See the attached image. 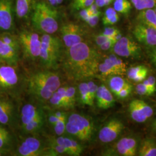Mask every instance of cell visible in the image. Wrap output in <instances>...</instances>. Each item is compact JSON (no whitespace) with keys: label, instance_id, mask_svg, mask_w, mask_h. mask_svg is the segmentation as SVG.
I'll return each mask as SVG.
<instances>
[{"label":"cell","instance_id":"obj_1","mask_svg":"<svg viewBox=\"0 0 156 156\" xmlns=\"http://www.w3.org/2000/svg\"><path fill=\"white\" fill-rule=\"evenodd\" d=\"M99 62L98 53L83 41L67 48L61 60L64 72L73 81L96 76Z\"/></svg>","mask_w":156,"mask_h":156},{"label":"cell","instance_id":"obj_2","mask_svg":"<svg viewBox=\"0 0 156 156\" xmlns=\"http://www.w3.org/2000/svg\"><path fill=\"white\" fill-rule=\"evenodd\" d=\"M60 86L62 81L59 75L50 69L34 73L27 80L29 93L42 104L47 103Z\"/></svg>","mask_w":156,"mask_h":156},{"label":"cell","instance_id":"obj_3","mask_svg":"<svg viewBox=\"0 0 156 156\" xmlns=\"http://www.w3.org/2000/svg\"><path fill=\"white\" fill-rule=\"evenodd\" d=\"M39 60L46 69H56L62 58V42L52 34H44L41 37Z\"/></svg>","mask_w":156,"mask_h":156},{"label":"cell","instance_id":"obj_4","mask_svg":"<svg viewBox=\"0 0 156 156\" xmlns=\"http://www.w3.org/2000/svg\"><path fill=\"white\" fill-rule=\"evenodd\" d=\"M20 119L23 133L35 135L39 133L44 127L46 115L40 105L28 103L22 106Z\"/></svg>","mask_w":156,"mask_h":156},{"label":"cell","instance_id":"obj_5","mask_svg":"<svg viewBox=\"0 0 156 156\" xmlns=\"http://www.w3.org/2000/svg\"><path fill=\"white\" fill-rule=\"evenodd\" d=\"M32 23L37 31L53 34L58 29L57 12L44 2L36 4L32 15Z\"/></svg>","mask_w":156,"mask_h":156},{"label":"cell","instance_id":"obj_6","mask_svg":"<svg viewBox=\"0 0 156 156\" xmlns=\"http://www.w3.org/2000/svg\"><path fill=\"white\" fill-rule=\"evenodd\" d=\"M94 131V124L89 117L76 113L68 116L66 132L74 138L88 142L92 139Z\"/></svg>","mask_w":156,"mask_h":156},{"label":"cell","instance_id":"obj_7","mask_svg":"<svg viewBox=\"0 0 156 156\" xmlns=\"http://www.w3.org/2000/svg\"><path fill=\"white\" fill-rule=\"evenodd\" d=\"M24 82L16 66L0 62V92L19 94Z\"/></svg>","mask_w":156,"mask_h":156},{"label":"cell","instance_id":"obj_8","mask_svg":"<svg viewBox=\"0 0 156 156\" xmlns=\"http://www.w3.org/2000/svg\"><path fill=\"white\" fill-rule=\"evenodd\" d=\"M18 38L25 58L33 61L39 58L41 41L38 34L25 30L20 33Z\"/></svg>","mask_w":156,"mask_h":156},{"label":"cell","instance_id":"obj_9","mask_svg":"<svg viewBox=\"0 0 156 156\" xmlns=\"http://www.w3.org/2000/svg\"><path fill=\"white\" fill-rule=\"evenodd\" d=\"M17 156H51L49 145H44L35 136H29L22 141L17 149Z\"/></svg>","mask_w":156,"mask_h":156},{"label":"cell","instance_id":"obj_10","mask_svg":"<svg viewBox=\"0 0 156 156\" xmlns=\"http://www.w3.org/2000/svg\"><path fill=\"white\" fill-rule=\"evenodd\" d=\"M126 64L122 59L112 55L99 64L97 75L103 78L115 75L121 76L126 73Z\"/></svg>","mask_w":156,"mask_h":156},{"label":"cell","instance_id":"obj_11","mask_svg":"<svg viewBox=\"0 0 156 156\" xmlns=\"http://www.w3.org/2000/svg\"><path fill=\"white\" fill-rule=\"evenodd\" d=\"M112 49L116 55L127 58H138L142 51L140 45L127 37H120Z\"/></svg>","mask_w":156,"mask_h":156},{"label":"cell","instance_id":"obj_12","mask_svg":"<svg viewBox=\"0 0 156 156\" xmlns=\"http://www.w3.org/2000/svg\"><path fill=\"white\" fill-rule=\"evenodd\" d=\"M128 111L131 119L136 123H144L151 118L154 111L144 101L134 100L130 102Z\"/></svg>","mask_w":156,"mask_h":156},{"label":"cell","instance_id":"obj_13","mask_svg":"<svg viewBox=\"0 0 156 156\" xmlns=\"http://www.w3.org/2000/svg\"><path fill=\"white\" fill-rule=\"evenodd\" d=\"M124 126L120 120L114 118L106 122L101 128L98 138L101 142L108 144L114 141L121 134Z\"/></svg>","mask_w":156,"mask_h":156},{"label":"cell","instance_id":"obj_14","mask_svg":"<svg viewBox=\"0 0 156 156\" xmlns=\"http://www.w3.org/2000/svg\"><path fill=\"white\" fill-rule=\"evenodd\" d=\"M60 34L62 41L67 49L83 41V32L81 28L73 23L64 24L60 29Z\"/></svg>","mask_w":156,"mask_h":156},{"label":"cell","instance_id":"obj_15","mask_svg":"<svg viewBox=\"0 0 156 156\" xmlns=\"http://www.w3.org/2000/svg\"><path fill=\"white\" fill-rule=\"evenodd\" d=\"M14 28L11 0H0V34L10 33Z\"/></svg>","mask_w":156,"mask_h":156},{"label":"cell","instance_id":"obj_16","mask_svg":"<svg viewBox=\"0 0 156 156\" xmlns=\"http://www.w3.org/2000/svg\"><path fill=\"white\" fill-rule=\"evenodd\" d=\"M133 34L137 41L142 44L150 47L156 46L155 29L139 23L135 26Z\"/></svg>","mask_w":156,"mask_h":156},{"label":"cell","instance_id":"obj_17","mask_svg":"<svg viewBox=\"0 0 156 156\" xmlns=\"http://www.w3.org/2000/svg\"><path fill=\"white\" fill-rule=\"evenodd\" d=\"M16 108L15 104L6 99H0V124L12 126L17 122Z\"/></svg>","mask_w":156,"mask_h":156},{"label":"cell","instance_id":"obj_18","mask_svg":"<svg viewBox=\"0 0 156 156\" xmlns=\"http://www.w3.org/2000/svg\"><path fill=\"white\" fill-rule=\"evenodd\" d=\"M137 140L133 137H123L116 144V151L121 156H134L138 151Z\"/></svg>","mask_w":156,"mask_h":156},{"label":"cell","instance_id":"obj_19","mask_svg":"<svg viewBox=\"0 0 156 156\" xmlns=\"http://www.w3.org/2000/svg\"><path fill=\"white\" fill-rule=\"evenodd\" d=\"M51 139L64 147L67 151L68 156H80L83 151L82 146L72 138L62 135L58 136L57 138H52Z\"/></svg>","mask_w":156,"mask_h":156},{"label":"cell","instance_id":"obj_20","mask_svg":"<svg viewBox=\"0 0 156 156\" xmlns=\"http://www.w3.org/2000/svg\"><path fill=\"white\" fill-rule=\"evenodd\" d=\"M19 50L6 45L0 40V62L17 66L19 62Z\"/></svg>","mask_w":156,"mask_h":156},{"label":"cell","instance_id":"obj_21","mask_svg":"<svg viewBox=\"0 0 156 156\" xmlns=\"http://www.w3.org/2000/svg\"><path fill=\"white\" fill-rule=\"evenodd\" d=\"M97 105L102 109H108L114 106L115 101L112 93L105 85L98 86L95 96Z\"/></svg>","mask_w":156,"mask_h":156},{"label":"cell","instance_id":"obj_22","mask_svg":"<svg viewBox=\"0 0 156 156\" xmlns=\"http://www.w3.org/2000/svg\"><path fill=\"white\" fill-rule=\"evenodd\" d=\"M148 73V68L144 65H138L130 67L126 71L128 79L136 82H143L146 79Z\"/></svg>","mask_w":156,"mask_h":156},{"label":"cell","instance_id":"obj_23","mask_svg":"<svg viewBox=\"0 0 156 156\" xmlns=\"http://www.w3.org/2000/svg\"><path fill=\"white\" fill-rule=\"evenodd\" d=\"M67 86H60L50 97L47 102L48 105L53 109H65V93Z\"/></svg>","mask_w":156,"mask_h":156},{"label":"cell","instance_id":"obj_24","mask_svg":"<svg viewBox=\"0 0 156 156\" xmlns=\"http://www.w3.org/2000/svg\"><path fill=\"white\" fill-rule=\"evenodd\" d=\"M108 88L113 94L117 95L121 90L129 84L124 78L119 75L108 77Z\"/></svg>","mask_w":156,"mask_h":156},{"label":"cell","instance_id":"obj_25","mask_svg":"<svg viewBox=\"0 0 156 156\" xmlns=\"http://www.w3.org/2000/svg\"><path fill=\"white\" fill-rule=\"evenodd\" d=\"M137 19L140 23L156 30V15L154 9H146L140 11Z\"/></svg>","mask_w":156,"mask_h":156},{"label":"cell","instance_id":"obj_26","mask_svg":"<svg viewBox=\"0 0 156 156\" xmlns=\"http://www.w3.org/2000/svg\"><path fill=\"white\" fill-rule=\"evenodd\" d=\"M138 155L140 156H156V142L152 139L143 140L140 144Z\"/></svg>","mask_w":156,"mask_h":156},{"label":"cell","instance_id":"obj_27","mask_svg":"<svg viewBox=\"0 0 156 156\" xmlns=\"http://www.w3.org/2000/svg\"><path fill=\"white\" fill-rule=\"evenodd\" d=\"M34 0H16V12L20 19H24L28 16L31 11Z\"/></svg>","mask_w":156,"mask_h":156},{"label":"cell","instance_id":"obj_28","mask_svg":"<svg viewBox=\"0 0 156 156\" xmlns=\"http://www.w3.org/2000/svg\"><path fill=\"white\" fill-rule=\"evenodd\" d=\"M78 98L80 104L92 106L94 103L91 101L90 97L87 82H82L79 84L78 87Z\"/></svg>","mask_w":156,"mask_h":156},{"label":"cell","instance_id":"obj_29","mask_svg":"<svg viewBox=\"0 0 156 156\" xmlns=\"http://www.w3.org/2000/svg\"><path fill=\"white\" fill-rule=\"evenodd\" d=\"M77 89L74 86H67L65 93V109L73 108L76 102Z\"/></svg>","mask_w":156,"mask_h":156},{"label":"cell","instance_id":"obj_30","mask_svg":"<svg viewBox=\"0 0 156 156\" xmlns=\"http://www.w3.org/2000/svg\"><path fill=\"white\" fill-rule=\"evenodd\" d=\"M119 13L113 8H108L102 17V23L105 26H111L116 24L119 20Z\"/></svg>","mask_w":156,"mask_h":156},{"label":"cell","instance_id":"obj_31","mask_svg":"<svg viewBox=\"0 0 156 156\" xmlns=\"http://www.w3.org/2000/svg\"><path fill=\"white\" fill-rule=\"evenodd\" d=\"M12 142L11 135L5 127L0 126V149L8 151Z\"/></svg>","mask_w":156,"mask_h":156},{"label":"cell","instance_id":"obj_32","mask_svg":"<svg viewBox=\"0 0 156 156\" xmlns=\"http://www.w3.org/2000/svg\"><path fill=\"white\" fill-rule=\"evenodd\" d=\"M0 40L8 45L20 50V45L18 37L12 35L10 33L0 34Z\"/></svg>","mask_w":156,"mask_h":156},{"label":"cell","instance_id":"obj_33","mask_svg":"<svg viewBox=\"0 0 156 156\" xmlns=\"http://www.w3.org/2000/svg\"><path fill=\"white\" fill-rule=\"evenodd\" d=\"M132 8V4L129 0H115L113 8L115 11L123 14H127L129 12Z\"/></svg>","mask_w":156,"mask_h":156},{"label":"cell","instance_id":"obj_34","mask_svg":"<svg viewBox=\"0 0 156 156\" xmlns=\"http://www.w3.org/2000/svg\"><path fill=\"white\" fill-rule=\"evenodd\" d=\"M67 114L62 117L57 123L53 126L54 131L57 136H62L65 133L67 124Z\"/></svg>","mask_w":156,"mask_h":156},{"label":"cell","instance_id":"obj_35","mask_svg":"<svg viewBox=\"0 0 156 156\" xmlns=\"http://www.w3.org/2000/svg\"><path fill=\"white\" fill-rule=\"evenodd\" d=\"M94 2L95 0H73V7L76 10H81L89 8Z\"/></svg>","mask_w":156,"mask_h":156},{"label":"cell","instance_id":"obj_36","mask_svg":"<svg viewBox=\"0 0 156 156\" xmlns=\"http://www.w3.org/2000/svg\"><path fill=\"white\" fill-rule=\"evenodd\" d=\"M101 34L112 38H116L117 40L122 37L120 31L117 28L115 27H106Z\"/></svg>","mask_w":156,"mask_h":156},{"label":"cell","instance_id":"obj_37","mask_svg":"<svg viewBox=\"0 0 156 156\" xmlns=\"http://www.w3.org/2000/svg\"><path fill=\"white\" fill-rule=\"evenodd\" d=\"M143 83L145 84L147 87L151 95L154 93L156 91V79L155 77L153 76H149L147 79H145L143 81Z\"/></svg>","mask_w":156,"mask_h":156},{"label":"cell","instance_id":"obj_38","mask_svg":"<svg viewBox=\"0 0 156 156\" xmlns=\"http://www.w3.org/2000/svg\"><path fill=\"white\" fill-rule=\"evenodd\" d=\"M87 84H88L90 99L93 103H94L96 93H97L98 86L94 82H92V81H90L89 82H87Z\"/></svg>","mask_w":156,"mask_h":156},{"label":"cell","instance_id":"obj_39","mask_svg":"<svg viewBox=\"0 0 156 156\" xmlns=\"http://www.w3.org/2000/svg\"><path fill=\"white\" fill-rule=\"evenodd\" d=\"M135 91L140 95H151V93L145 84H138L135 87Z\"/></svg>","mask_w":156,"mask_h":156},{"label":"cell","instance_id":"obj_40","mask_svg":"<svg viewBox=\"0 0 156 156\" xmlns=\"http://www.w3.org/2000/svg\"><path fill=\"white\" fill-rule=\"evenodd\" d=\"M132 90H133V87L129 84L127 86L125 87L124 88H123V89L121 90L116 96L120 99H124L128 97V96L130 95L132 92Z\"/></svg>","mask_w":156,"mask_h":156},{"label":"cell","instance_id":"obj_41","mask_svg":"<svg viewBox=\"0 0 156 156\" xmlns=\"http://www.w3.org/2000/svg\"><path fill=\"white\" fill-rule=\"evenodd\" d=\"M130 2L138 11H140L147 9L145 0H130Z\"/></svg>","mask_w":156,"mask_h":156},{"label":"cell","instance_id":"obj_42","mask_svg":"<svg viewBox=\"0 0 156 156\" xmlns=\"http://www.w3.org/2000/svg\"><path fill=\"white\" fill-rule=\"evenodd\" d=\"M100 15V13L90 16L86 22L87 23L90 27H94L97 25L98 23L99 22Z\"/></svg>","mask_w":156,"mask_h":156},{"label":"cell","instance_id":"obj_43","mask_svg":"<svg viewBox=\"0 0 156 156\" xmlns=\"http://www.w3.org/2000/svg\"><path fill=\"white\" fill-rule=\"evenodd\" d=\"M110 39H116V40L117 41V39H116V38H112L106 36V35H104L102 34H100L98 35L95 37V41L96 44L99 46L103 44L104 43H105L107 41L110 40Z\"/></svg>","mask_w":156,"mask_h":156},{"label":"cell","instance_id":"obj_44","mask_svg":"<svg viewBox=\"0 0 156 156\" xmlns=\"http://www.w3.org/2000/svg\"><path fill=\"white\" fill-rule=\"evenodd\" d=\"M116 41H117V40H116V39H110V40L107 41L106 42H105V43H104L103 44L99 46V47L100 48L101 50H109L110 49H111V48L113 47V46L115 44Z\"/></svg>","mask_w":156,"mask_h":156},{"label":"cell","instance_id":"obj_45","mask_svg":"<svg viewBox=\"0 0 156 156\" xmlns=\"http://www.w3.org/2000/svg\"><path fill=\"white\" fill-rule=\"evenodd\" d=\"M113 0H95V4L98 8L109 5Z\"/></svg>","mask_w":156,"mask_h":156},{"label":"cell","instance_id":"obj_46","mask_svg":"<svg viewBox=\"0 0 156 156\" xmlns=\"http://www.w3.org/2000/svg\"><path fill=\"white\" fill-rule=\"evenodd\" d=\"M79 16L84 22H86L90 17L89 12L88 11L87 8L81 9L79 12Z\"/></svg>","mask_w":156,"mask_h":156},{"label":"cell","instance_id":"obj_47","mask_svg":"<svg viewBox=\"0 0 156 156\" xmlns=\"http://www.w3.org/2000/svg\"><path fill=\"white\" fill-rule=\"evenodd\" d=\"M60 119H59L58 117H57L56 115L53 113V112L50 113V115L49 116V118H48L49 123H50V124L51 126H54Z\"/></svg>","mask_w":156,"mask_h":156},{"label":"cell","instance_id":"obj_48","mask_svg":"<svg viewBox=\"0 0 156 156\" xmlns=\"http://www.w3.org/2000/svg\"><path fill=\"white\" fill-rule=\"evenodd\" d=\"M147 9H154L156 7V0H145Z\"/></svg>","mask_w":156,"mask_h":156},{"label":"cell","instance_id":"obj_49","mask_svg":"<svg viewBox=\"0 0 156 156\" xmlns=\"http://www.w3.org/2000/svg\"><path fill=\"white\" fill-rule=\"evenodd\" d=\"M151 62L156 68V46L154 47V49L152 50L151 55Z\"/></svg>","mask_w":156,"mask_h":156},{"label":"cell","instance_id":"obj_50","mask_svg":"<svg viewBox=\"0 0 156 156\" xmlns=\"http://www.w3.org/2000/svg\"><path fill=\"white\" fill-rule=\"evenodd\" d=\"M152 129H153V131L156 133V119L153 121V124H152Z\"/></svg>","mask_w":156,"mask_h":156},{"label":"cell","instance_id":"obj_51","mask_svg":"<svg viewBox=\"0 0 156 156\" xmlns=\"http://www.w3.org/2000/svg\"><path fill=\"white\" fill-rule=\"evenodd\" d=\"M7 153H8V151H5V150H3V149H0V156L6 155Z\"/></svg>","mask_w":156,"mask_h":156},{"label":"cell","instance_id":"obj_52","mask_svg":"<svg viewBox=\"0 0 156 156\" xmlns=\"http://www.w3.org/2000/svg\"><path fill=\"white\" fill-rule=\"evenodd\" d=\"M48 1L49 2V3H50L51 5L56 6L57 5L56 0H48Z\"/></svg>","mask_w":156,"mask_h":156},{"label":"cell","instance_id":"obj_53","mask_svg":"<svg viewBox=\"0 0 156 156\" xmlns=\"http://www.w3.org/2000/svg\"><path fill=\"white\" fill-rule=\"evenodd\" d=\"M63 0H56V2H57V5H59V4H61Z\"/></svg>","mask_w":156,"mask_h":156},{"label":"cell","instance_id":"obj_54","mask_svg":"<svg viewBox=\"0 0 156 156\" xmlns=\"http://www.w3.org/2000/svg\"><path fill=\"white\" fill-rule=\"evenodd\" d=\"M154 12H155V13H156V8H154Z\"/></svg>","mask_w":156,"mask_h":156}]
</instances>
